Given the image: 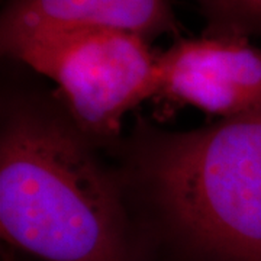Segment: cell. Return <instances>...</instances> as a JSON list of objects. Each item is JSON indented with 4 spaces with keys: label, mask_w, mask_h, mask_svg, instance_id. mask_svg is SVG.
Here are the masks:
<instances>
[{
    "label": "cell",
    "mask_w": 261,
    "mask_h": 261,
    "mask_svg": "<svg viewBox=\"0 0 261 261\" xmlns=\"http://www.w3.org/2000/svg\"><path fill=\"white\" fill-rule=\"evenodd\" d=\"M0 229L44 261H137L111 180L74 129L37 113L2 130Z\"/></svg>",
    "instance_id": "cell-1"
},
{
    "label": "cell",
    "mask_w": 261,
    "mask_h": 261,
    "mask_svg": "<svg viewBox=\"0 0 261 261\" xmlns=\"http://www.w3.org/2000/svg\"><path fill=\"white\" fill-rule=\"evenodd\" d=\"M148 176L170 221L216 261H261V106L157 142Z\"/></svg>",
    "instance_id": "cell-2"
},
{
    "label": "cell",
    "mask_w": 261,
    "mask_h": 261,
    "mask_svg": "<svg viewBox=\"0 0 261 261\" xmlns=\"http://www.w3.org/2000/svg\"><path fill=\"white\" fill-rule=\"evenodd\" d=\"M6 56L54 80L77 125L111 137L160 92L159 54L134 32L103 27H0Z\"/></svg>",
    "instance_id": "cell-3"
},
{
    "label": "cell",
    "mask_w": 261,
    "mask_h": 261,
    "mask_svg": "<svg viewBox=\"0 0 261 261\" xmlns=\"http://www.w3.org/2000/svg\"><path fill=\"white\" fill-rule=\"evenodd\" d=\"M159 68V93L222 119L261 106V48L248 39L178 38Z\"/></svg>",
    "instance_id": "cell-4"
},
{
    "label": "cell",
    "mask_w": 261,
    "mask_h": 261,
    "mask_svg": "<svg viewBox=\"0 0 261 261\" xmlns=\"http://www.w3.org/2000/svg\"><path fill=\"white\" fill-rule=\"evenodd\" d=\"M0 27H103L148 41L177 32L170 0H6Z\"/></svg>",
    "instance_id": "cell-5"
},
{
    "label": "cell",
    "mask_w": 261,
    "mask_h": 261,
    "mask_svg": "<svg viewBox=\"0 0 261 261\" xmlns=\"http://www.w3.org/2000/svg\"><path fill=\"white\" fill-rule=\"evenodd\" d=\"M207 20L209 37H261V0H196Z\"/></svg>",
    "instance_id": "cell-6"
}]
</instances>
